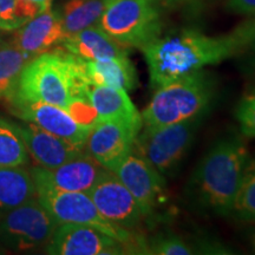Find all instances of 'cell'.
<instances>
[{"label":"cell","instance_id":"6da1fadb","mask_svg":"<svg viewBox=\"0 0 255 255\" xmlns=\"http://www.w3.org/2000/svg\"><path fill=\"white\" fill-rule=\"evenodd\" d=\"M142 51L155 90L235 56L231 34L210 37L191 28L158 37Z\"/></svg>","mask_w":255,"mask_h":255},{"label":"cell","instance_id":"7a4b0ae2","mask_svg":"<svg viewBox=\"0 0 255 255\" xmlns=\"http://www.w3.org/2000/svg\"><path fill=\"white\" fill-rule=\"evenodd\" d=\"M250 159V152L239 137L219 139L201 159L188 183L191 202L209 214H232Z\"/></svg>","mask_w":255,"mask_h":255},{"label":"cell","instance_id":"3957f363","mask_svg":"<svg viewBox=\"0 0 255 255\" xmlns=\"http://www.w3.org/2000/svg\"><path fill=\"white\" fill-rule=\"evenodd\" d=\"M90 85L82 58L64 49L47 51L25 65L7 100L44 102L66 110L76 98H88Z\"/></svg>","mask_w":255,"mask_h":255},{"label":"cell","instance_id":"277c9868","mask_svg":"<svg viewBox=\"0 0 255 255\" xmlns=\"http://www.w3.org/2000/svg\"><path fill=\"white\" fill-rule=\"evenodd\" d=\"M215 83L201 70L156 89L141 114L143 126L158 127L203 116L214 100Z\"/></svg>","mask_w":255,"mask_h":255},{"label":"cell","instance_id":"5b68a950","mask_svg":"<svg viewBox=\"0 0 255 255\" xmlns=\"http://www.w3.org/2000/svg\"><path fill=\"white\" fill-rule=\"evenodd\" d=\"M98 25L124 49L141 51L163 28L158 0H109Z\"/></svg>","mask_w":255,"mask_h":255},{"label":"cell","instance_id":"8992f818","mask_svg":"<svg viewBox=\"0 0 255 255\" xmlns=\"http://www.w3.org/2000/svg\"><path fill=\"white\" fill-rule=\"evenodd\" d=\"M202 119L203 116H200L168 126H145L133 142L132 152L164 178L173 177L189 151Z\"/></svg>","mask_w":255,"mask_h":255},{"label":"cell","instance_id":"52a82bcc","mask_svg":"<svg viewBox=\"0 0 255 255\" xmlns=\"http://www.w3.org/2000/svg\"><path fill=\"white\" fill-rule=\"evenodd\" d=\"M37 199L58 226L65 223L90 226L127 244L133 253H138L137 251L145 253V242L138 241L129 231L104 219L87 193L37 189Z\"/></svg>","mask_w":255,"mask_h":255},{"label":"cell","instance_id":"ba28073f","mask_svg":"<svg viewBox=\"0 0 255 255\" xmlns=\"http://www.w3.org/2000/svg\"><path fill=\"white\" fill-rule=\"evenodd\" d=\"M58 227L37 196L7 212L0 218V242L17 251L45 245Z\"/></svg>","mask_w":255,"mask_h":255},{"label":"cell","instance_id":"9c48e42d","mask_svg":"<svg viewBox=\"0 0 255 255\" xmlns=\"http://www.w3.org/2000/svg\"><path fill=\"white\" fill-rule=\"evenodd\" d=\"M113 173L120 178L136 200L144 218L154 216L167 199L165 178L148 162L131 152Z\"/></svg>","mask_w":255,"mask_h":255},{"label":"cell","instance_id":"30bf717a","mask_svg":"<svg viewBox=\"0 0 255 255\" xmlns=\"http://www.w3.org/2000/svg\"><path fill=\"white\" fill-rule=\"evenodd\" d=\"M143 128L142 121H98L89 133L85 149L105 169L113 171L132 152L133 142Z\"/></svg>","mask_w":255,"mask_h":255},{"label":"cell","instance_id":"8fae6325","mask_svg":"<svg viewBox=\"0 0 255 255\" xmlns=\"http://www.w3.org/2000/svg\"><path fill=\"white\" fill-rule=\"evenodd\" d=\"M47 254L53 255H121L133 253L119 239L84 225H59L47 242Z\"/></svg>","mask_w":255,"mask_h":255},{"label":"cell","instance_id":"7c38bea8","mask_svg":"<svg viewBox=\"0 0 255 255\" xmlns=\"http://www.w3.org/2000/svg\"><path fill=\"white\" fill-rule=\"evenodd\" d=\"M87 194L104 219L127 231L137 228L144 219L136 200L113 171H105Z\"/></svg>","mask_w":255,"mask_h":255},{"label":"cell","instance_id":"4fadbf2b","mask_svg":"<svg viewBox=\"0 0 255 255\" xmlns=\"http://www.w3.org/2000/svg\"><path fill=\"white\" fill-rule=\"evenodd\" d=\"M108 169L88 152H82L56 168L37 167L30 171L37 189L88 193Z\"/></svg>","mask_w":255,"mask_h":255},{"label":"cell","instance_id":"5bb4252c","mask_svg":"<svg viewBox=\"0 0 255 255\" xmlns=\"http://www.w3.org/2000/svg\"><path fill=\"white\" fill-rule=\"evenodd\" d=\"M12 111L25 122H31L53 135L85 148L91 128L77 122L64 108L44 102L9 98Z\"/></svg>","mask_w":255,"mask_h":255},{"label":"cell","instance_id":"9a60e30c","mask_svg":"<svg viewBox=\"0 0 255 255\" xmlns=\"http://www.w3.org/2000/svg\"><path fill=\"white\" fill-rule=\"evenodd\" d=\"M13 124L18 135L26 146V150L39 167H59L84 152L85 148L72 144L71 142L41 129L36 124L31 122Z\"/></svg>","mask_w":255,"mask_h":255},{"label":"cell","instance_id":"2e32d148","mask_svg":"<svg viewBox=\"0 0 255 255\" xmlns=\"http://www.w3.org/2000/svg\"><path fill=\"white\" fill-rule=\"evenodd\" d=\"M65 37L60 11L49 9L17 28L13 43L34 58L62 44Z\"/></svg>","mask_w":255,"mask_h":255},{"label":"cell","instance_id":"e0dca14e","mask_svg":"<svg viewBox=\"0 0 255 255\" xmlns=\"http://www.w3.org/2000/svg\"><path fill=\"white\" fill-rule=\"evenodd\" d=\"M60 45L84 60H104L128 56V50L116 43L98 24L66 36Z\"/></svg>","mask_w":255,"mask_h":255},{"label":"cell","instance_id":"ac0fdd59","mask_svg":"<svg viewBox=\"0 0 255 255\" xmlns=\"http://www.w3.org/2000/svg\"><path fill=\"white\" fill-rule=\"evenodd\" d=\"M88 81L94 85H108L131 91L138 85L135 66L128 56L104 60H84Z\"/></svg>","mask_w":255,"mask_h":255},{"label":"cell","instance_id":"d6986e66","mask_svg":"<svg viewBox=\"0 0 255 255\" xmlns=\"http://www.w3.org/2000/svg\"><path fill=\"white\" fill-rule=\"evenodd\" d=\"M87 96L91 107L97 114L98 121H142L141 114L129 98L128 92L123 89L91 84L88 89Z\"/></svg>","mask_w":255,"mask_h":255},{"label":"cell","instance_id":"ffe728a7","mask_svg":"<svg viewBox=\"0 0 255 255\" xmlns=\"http://www.w3.org/2000/svg\"><path fill=\"white\" fill-rule=\"evenodd\" d=\"M37 196L31 173L19 167H0V209L14 208Z\"/></svg>","mask_w":255,"mask_h":255},{"label":"cell","instance_id":"44dd1931","mask_svg":"<svg viewBox=\"0 0 255 255\" xmlns=\"http://www.w3.org/2000/svg\"><path fill=\"white\" fill-rule=\"evenodd\" d=\"M109 0H69L63 9V28L66 36L97 25Z\"/></svg>","mask_w":255,"mask_h":255},{"label":"cell","instance_id":"7402d4cb","mask_svg":"<svg viewBox=\"0 0 255 255\" xmlns=\"http://www.w3.org/2000/svg\"><path fill=\"white\" fill-rule=\"evenodd\" d=\"M31 59L13 41L0 44V97L7 98L12 95L19 76Z\"/></svg>","mask_w":255,"mask_h":255},{"label":"cell","instance_id":"603a6c76","mask_svg":"<svg viewBox=\"0 0 255 255\" xmlns=\"http://www.w3.org/2000/svg\"><path fill=\"white\" fill-rule=\"evenodd\" d=\"M27 162V150L13 122L0 117V167H19Z\"/></svg>","mask_w":255,"mask_h":255},{"label":"cell","instance_id":"cb8c5ba5","mask_svg":"<svg viewBox=\"0 0 255 255\" xmlns=\"http://www.w3.org/2000/svg\"><path fill=\"white\" fill-rule=\"evenodd\" d=\"M232 213L244 221L255 222V159H250L245 169Z\"/></svg>","mask_w":255,"mask_h":255},{"label":"cell","instance_id":"d4e9b609","mask_svg":"<svg viewBox=\"0 0 255 255\" xmlns=\"http://www.w3.org/2000/svg\"><path fill=\"white\" fill-rule=\"evenodd\" d=\"M229 34L234 41V57L241 58L247 66L255 69V15L238 25Z\"/></svg>","mask_w":255,"mask_h":255},{"label":"cell","instance_id":"484cf974","mask_svg":"<svg viewBox=\"0 0 255 255\" xmlns=\"http://www.w3.org/2000/svg\"><path fill=\"white\" fill-rule=\"evenodd\" d=\"M195 253L191 245L173 233L158 234L145 242V254L190 255Z\"/></svg>","mask_w":255,"mask_h":255},{"label":"cell","instance_id":"4316f807","mask_svg":"<svg viewBox=\"0 0 255 255\" xmlns=\"http://www.w3.org/2000/svg\"><path fill=\"white\" fill-rule=\"evenodd\" d=\"M235 119L242 135L255 138V87L239 102L235 110Z\"/></svg>","mask_w":255,"mask_h":255},{"label":"cell","instance_id":"83f0119b","mask_svg":"<svg viewBox=\"0 0 255 255\" xmlns=\"http://www.w3.org/2000/svg\"><path fill=\"white\" fill-rule=\"evenodd\" d=\"M52 0H15L17 17L21 26L40 13L49 11Z\"/></svg>","mask_w":255,"mask_h":255},{"label":"cell","instance_id":"f1b7e54d","mask_svg":"<svg viewBox=\"0 0 255 255\" xmlns=\"http://www.w3.org/2000/svg\"><path fill=\"white\" fill-rule=\"evenodd\" d=\"M21 27L17 17L15 0H0V28L5 31H14Z\"/></svg>","mask_w":255,"mask_h":255},{"label":"cell","instance_id":"f546056e","mask_svg":"<svg viewBox=\"0 0 255 255\" xmlns=\"http://www.w3.org/2000/svg\"><path fill=\"white\" fill-rule=\"evenodd\" d=\"M227 9L234 14L255 15V0H227Z\"/></svg>","mask_w":255,"mask_h":255},{"label":"cell","instance_id":"4dcf8cb0","mask_svg":"<svg viewBox=\"0 0 255 255\" xmlns=\"http://www.w3.org/2000/svg\"><path fill=\"white\" fill-rule=\"evenodd\" d=\"M158 1L164 2V4H170V5H173V4H181V2L187 1V0H158Z\"/></svg>","mask_w":255,"mask_h":255},{"label":"cell","instance_id":"1f68e13d","mask_svg":"<svg viewBox=\"0 0 255 255\" xmlns=\"http://www.w3.org/2000/svg\"><path fill=\"white\" fill-rule=\"evenodd\" d=\"M252 245H253V250L255 252V235H254V238H253V242H252Z\"/></svg>","mask_w":255,"mask_h":255}]
</instances>
